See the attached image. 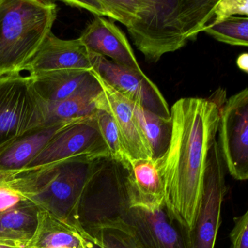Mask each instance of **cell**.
<instances>
[{
  "label": "cell",
  "instance_id": "obj_1",
  "mask_svg": "<svg viewBox=\"0 0 248 248\" xmlns=\"http://www.w3.org/2000/svg\"><path fill=\"white\" fill-rule=\"evenodd\" d=\"M222 94L177 101L170 110L169 146L163 156L155 159L163 181L167 213L186 232L191 230L197 218L207 158L218 142L216 136L225 104Z\"/></svg>",
  "mask_w": 248,
  "mask_h": 248
},
{
  "label": "cell",
  "instance_id": "obj_2",
  "mask_svg": "<svg viewBox=\"0 0 248 248\" xmlns=\"http://www.w3.org/2000/svg\"><path fill=\"white\" fill-rule=\"evenodd\" d=\"M218 0H64L124 25L138 50L156 63L194 40L214 18Z\"/></svg>",
  "mask_w": 248,
  "mask_h": 248
},
{
  "label": "cell",
  "instance_id": "obj_3",
  "mask_svg": "<svg viewBox=\"0 0 248 248\" xmlns=\"http://www.w3.org/2000/svg\"><path fill=\"white\" fill-rule=\"evenodd\" d=\"M94 161L69 158L34 170L0 175V178L40 210L75 226L77 207Z\"/></svg>",
  "mask_w": 248,
  "mask_h": 248
},
{
  "label": "cell",
  "instance_id": "obj_4",
  "mask_svg": "<svg viewBox=\"0 0 248 248\" xmlns=\"http://www.w3.org/2000/svg\"><path fill=\"white\" fill-rule=\"evenodd\" d=\"M56 5L41 0H0V77L21 74L51 32Z\"/></svg>",
  "mask_w": 248,
  "mask_h": 248
},
{
  "label": "cell",
  "instance_id": "obj_5",
  "mask_svg": "<svg viewBox=\"0 0 248 248\" xmlns=\"http://www.w3.org/2000/svg\"><path fill=\"white\" fill-rule=\"evenodd\" d=\"M108 227L128 232L137 248H188L185 231L170 218L165 204L134 201L127 182L114 202Z\"/></svg>",
  "mask_w": 248,
  "mask_h": 248
},
{
  "label": "cell",
  "instance_id": "obj_6",
  "mask_svg": "<svg viewBox=\"0 0 248 248\" xmlns=\"http://www.w3.org/2000/svg\"><path fill=\"white\" fill-rule=\"evenodd\" d=\"M46 123V104L34 90L31 77H0V149Z\"/></svg>",
  "mask_w": 248,
  "mask_h": 248
},
{
  "label": "cell",
  "instance_id": "obj_7",
  "mask_svg": "<svg viewBox=\"0 0 248 248\" xmlns=\"http://www.w3.org/2000/svg\"><path fill=\"white\" fill-rule=\"evenodd\" d=\"M73 157H85L92 161L111 158L95 114L75 120L62 127L46 147L18 173Z\"/></svg>",
  "mask_w": 248,
  "mask_h": 248
},
{
  "label": "cell",
  "instance_id": "obj_8",
  "mask_svg": "<svg viewBox=\"0 0 248 248\" xmlns=\"http://www.w3.org/2000/svg\"><path fill=\"white\" fill-rule=\"evenodd\" d=\"M224 168L217 142L207 158L197 218L191 230L185 232L188 248H215L226 193Z\"/></svg>",
  "mask_w": 248,
  "mask_h": 248
},
{
  "label": "cell",
  "instance_id": "obj_9",
  "mask_svg": "<svg viewBox=\"0 0 248 248\" xmlns=\"http://www.w3.org/2000/svg\"><path fill=\"white\" fill-rule=\"evenodd\" d=\"M219 147L229 174L237 181L248 178V90L223 104L219 122Z\"/></svg>",
  "mask_w": 248,
  "mask_h": 248
},
{
  "label": "cell",
  "instance_id": "obj_10",
  "mask_svg": "<svg viewBox=\"0 0 248 248\" xmlns=\"http://www.w3.org/2000/svg\"><path fill=\"white\" fill-rule=\"evenodd\" d=\"M90 58L92 71L130 102L164 118L170 117L166 100L144 73H136L91 52Z\"/></svg>",
  "mask_w": 248,
  "mask_h": 248
},
{
  "label": "cell",
  "instance_id": "obj_11",
  "mask_svg": "<svg viewBox=\"0 0 248 248\" xmlns=\"http://www.w3.org/2000/svg\"><path fill=\"white\" fill-rule=\"evenodd\" d=\"M91 72L101 87L97 98V108L107 111L114 120L130 165L140 159H152L150 148L135 116L133 103L119 93L93 71Z\"/></svg>",
  "mask_w": 248,
  "mask_h": 248
},
{
  "label": "cell",
  "instance_id": "obj_12",
  "mask_svg": "<svg viewBox=\"0 0 248 248\" xmlns=\"http://www.w3.org/2000/svg\"><path fill=\"white\" fill-rule=\"evenodd\" d=\"M79 40L91 53L107 56L111 62L139 74H143L124 33L114 23L96 16Z\"/></svg>",
  "mask_w": 248,
  "mask_h": 248
},
{
  "label": "cell",
  "instance_id": "obj_13",
  "mask_svg": "<svg viewBox=\"0 0 248 248\" xmlns=\"http://www.w3.org/2000/svg\"><path fill=\"white\" fill-rule=\"evenodd\" d=\"M63 69L92 71L89 50L79 38L62 40L50 32L24 71L33 75Z\"/></svg>",
  "mask_w": 248,
  "mask_h": 248
},
{
  "label": "cell",
  "instance_id": "obj_14",
  "mask_svg": "<svg viewBox=\"0 0 248 248\" xmlns=\"http://www.w3.org/2000/svg\"><path fill=\"white\" fill-rule=\"evenodd\" d=\"M30 76L34 90L46 103L101 91V85L91 71L63 69L38 72Z\"/></svg>",
  "mask_w": 248,
  "mask_h": 248
},
{
  "label": "cell",
  "instance_id": "obj_15",
  "mask_svg": "<svg viewBox=\"0 0 248 248\" xmlns=\"http://www.w3.org/2000/svg\"><path fill=\"white\" fill-rule=\"evenodd\" d=\"M70 123L46 124L20 136L0 149V175H13L22 171L46 147L54 135Z\"/></svg>",
  "mask_w": 248,
  "mask_h": 248
},
{
  "label": "cell",
  "instance_id": "obj_16",
  "mask_svg": "<svg viewBox=\"0 0 248 248\" xmlns=\"http://www.w3.org/2000/svg\"><path fill=\"white\" fill-rule=\"evenodd\" d=\"M91 242L78 228L39 209L37 229L25 248H88Z\"/></svg>",
  "mask_w": 248,
  "mask_h": 248
},
{
  "label": "cell",
  "instance_id": "obj_17",
  "mask_svg": "<svg viewBox=\"0 0 248 248\" xmlns=\"http://www.w3.org/2000/svg\"><path fill=\"white\" fill-rule=\"evenodd\" d=\"M128 188L132 200L146 204H165L163 181L156 161H134L128 170Z\"/></svg>",
  "mask_w": 248,
  "mask_h": 248
},
{
  "label": "cell",
  "instance_id": "obj_18",
  "mask_svg": "<svg viewBox=\"0 0 248 248\" xmlns=\"http://www.w3.org/2000/svg\"><path fill=\"white\" fill-rule=\"evenodd\" d=\"M38 210L30 204L0 213V245L26 248L37 229Z\"/></svg>",
  "mask_w": 248,
  "mask_h": 248
},
{
  "label": "cell",
  "instance_id": "obj_19",
  "mask_svg": "<svg viewBox=\"0 0 248 248\" xmlns=\"http://www.w3.org/2000/svg\"><path fill=\"white\" fill-rule=\"evenodd\" d=\"M133 111L152 152V159L163 156L172 134V120L133 104Z\"/></svg>",
  "mask_w": 248,
  "mask_h": 248
},
{
  "label": "cell",
  "instance_id": "obj_20",
  "mask_svg": "<svg viewBox=\"0 0 248 248\" xmlns=\"http://www.w3.org/2000/svg\"><path fill=\"white\" fill-rule=\"evenodd\" d=\"M101 93V92H100ZM98 93L76 95L57 102L46 103V124L69 123L94 115Z\"/></svg>",
  "mask_w": 248,
  "mask_h": 248
},
{
  "label": "cell",
  "instance_id": "obj_21",
  "mask_svg": "<svg viewBox=\"0 0 248 248\" xmlns=\"http://www.w3.org/2000/svg\"><path fill=\"white\" fill-rule=\"evenodd\" d=\"M220 43L234 46H248V18L234 16L218 21H212L204 29Z\"/></svg>",
  "mask_w": 248,
  "mask_h": 248
},
{
  "label": "cell",
  "instance_id": "obj_22",
  "mask_svg": "<svg viewBox=\"0 0 248 248\" xmlns=\"http://www.w3.org/2000/svg\"><path fill=\"white\" fill-rule=\"evenodd\" d=\"M97 122L101 135L107 143L110 157L121 163L127 170L130 169V162L123 146L121 136L114 120L108 113L98 109L95 113Z\"/></svg>",
  "mask_w": 248,
  "mask_h": 248
},
{
  "label": "cell",
  "instance_id": "obj_23",
  "mask_svg": "<svg viewBox=\"0 0 248 248\" xmlns=\"http://www.w3.org/2000/svg\"><path fill=\"white\" fill-rule=\"evenodd\" d=\"M93 239L101 248H137L130 233L121 228H104Z\"/></svg>",
  "mask_w": 248,
  "mask_h": 248
},
{
  "label": "cell",
  "instance_id": "obj_24",
  "mask_svg": "<svg viewBox=\"0 0 248 248\" xmlns=\"http://www.w3.org/2000/svg\"><path fill=\"white\" fill-rule=\"evenodd\" d=\"M248 0H218L212 21H218L235 16L248 17Z\"/></svg>",
  "mask_w": 248,
  "mask_h": 248
},
{
  "label": "cell",
  "instance_id": "obj_25",
  "mask_svg": "<svg viewBox=\"0 0 248 248\" xmlns=\"http://www.w3.org/2000/svg\"><path fill=\"white\" fill-rule=\"evenodd\" d=\"M30 204L32 203L6 185L0 178V213Z\"/></svg>",
  "mask_w": 248,
  "mask_h": 248
},
{
  "label": "cell",
  "instance_id": "obj_26",
  "mask_svg": "<svg viewBox=\"0 0 248 248\" xmlns=\"http://www.w3.org/2000/svg\"><path fill=\"white\" fill-rule=\"evenodd\" d=\"M230 233V248H248V212L233 218Z\"/></svg>",
  "mask_w": 248,
  "mask_h": 248
},
{
  "label": "cell",
  "instance_id": "obj_27",
  "mask_svg": "<svg viewBox=\"0 0 248 248\" xmlns=\"http://www.w3.org/2000/svg\"><path fill=\"white\" fill-rule=\"evenodd\" d=\"M236 65L239 69L242 72L248 73V53H245L241 54L236 60Z\"/></svg>",
  "mask_w": 248,
  "mask_h": 248
},
{
  "label": "cell",
  "instance_id": "obj_28",
  "mask_svg": "<svg viewBox=\"0 0 248 248\" xmlns=\"http://www.w3.org/2000/svg\"><path fill=\"white\" fill-rule=\"evenodd\" d=\"M88 248H101V247L98 244L95 243V242H91L90 245H88Z\"/></svg>",
  "mask_w": 248,
  "mask_h": 248
},
{
  "label": "cell",
  "instance_id": "obj_29",
  "mask_svg": "<svg viewBox=\"0 0 248 248\" xmlns=\"http://www.w3.org/2000/svg\"><path fill=\"white\" fill-rule=\"evenodd\" d=\"M0 248H18V247H11V246H7V245H0Z\"/></svg>",
  "mask_w": 248,
  "mask_h": 248
}]
</instances>
